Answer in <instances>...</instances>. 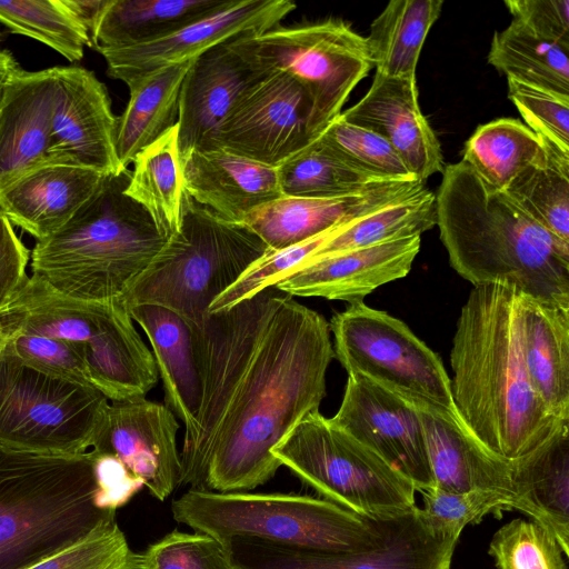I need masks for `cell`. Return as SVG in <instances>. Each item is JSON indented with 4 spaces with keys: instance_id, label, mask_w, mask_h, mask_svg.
<instances>
[{
    "instance_id": "1",
    "label": "cell",
    "mask_w": 569,
    "mask_h": 569,
    "mask_svg": "<svg viewBox=\"0 0 569 569\" xmlns=\"http://www.w3.org/2000/svg\"><path fill=\"white\" fill-rule=\"evenodd\" d=\"M199 343L202 399L180 485L249 491L274 476L273 450L319 411L335 358L329 322L271 286L209 313Z\"/></svg>"
},
{
    "instance_id": "2",
    "label": "cell",
    "mask_w": 569,
    "mask_h": 569,
    "mask_svg": "<svg viewBox=\"0 0 569 569\" xmlns=\"http://www.w3.org/2000/svg\"><path fill=\"white\" fill-rule=\"evenodd\" d=\"M525 296L509 283L475 286L461 308L450 353L458 416L487 449L506 460L526 455L569 422L548 410L530 381Z\"/></svg>"
},
{
    "instance_id": "3",
    "label": "cell",
    "mask_w": 569,
    "mask_h": 569,
    "mask_svg": "<svg viewBox=\"0 0 569 569\" xmlns=\"http://www.w3.org/2000/svg\"><path fill=\"white\" fill-rule=\"evenodd\" d=\"M436 194L451 267L475 286L503 282L569 308V243L541 227L462 160L445 166Z\"/></svg>"
},
{
    "instance_id": "4",
    "label": "cell",
    "mask_w": 569,
    "mask_h": 569,
    "mask_svg": "<svg viewBox=\"0 0 569 569\" xmlns=\"http://www.w3.org/2000/svg\"><path fill=\"white\" fill-rule=\"evenodd\" d=\"M94 452L53 455L0 446V569H28L116 523Z\"/></svg>"
},
{
    "instance_id": "5",
    "label": "cell",
    "mask_w": 569,
    "mask_h": 569,
    "mask_svg": "<svg viewBox=\"0 0 569 569\" xmlns=\"http://www.w3.org/2000/svg\"><path fill=\"white\" fill-rule=\"evenodd\" d=\"M130 172L106 176L66 226L36 242L33 276L82 300L107 301L124 293L167 241L147 210L124 193Z\"/></svg>"
},
{
    "instance_id": "6",
    "label": "cell",
    "mask_w": 569,
    "mask_h": 569,
    "mask_svg": "<svg viewBox=\"0 0 569 569\" xmlns=\"http://www.w3.org/2000/svg\"><path fill=\"white\" fill-rule=\"evenodd\" d=\"M173 518L223 546L233 539L321 552L377 547L383 520L323 498L295 493L217 492L191 488L172 502Z\"/></svg>"
},
{
    "instance_id": "7",
    "label": "cell",
    "mask_w": 569,
    "mask_h": 569,
    "mask_svg": "<svg viewBox=\"0 0 569 569\" xmlns=\"http://www.w3.org/2000/svg\"><path fill=\"white\" fill-rule=\"evenodd\" d=\"M267 250L246 224L226 220L186 193L179 230L120 299L127 307L167 308L202 330L211 303Z\"/></svg>"
},
{
    "instance_id": "8",
    "label": "cell",
    "mask_w": 569,
    "mask_h": 569,
    "mask_svg": "<svg viewBox=\"0 0 569 569\" xmlns=\"http://www.w3.org/2000/svg\"><path fill=\"white\" fill-rule=\"evenodd\" d=\"M274 458L323 499L371 520L417 507L413 483L319 411L303 418Z\"/></svg>"
},
{
    "instance_id": "9",
    "label": "cell",
    "mask_w": 569,
    "mask_h": 569,
    "mask_svg": "<svg viewBox=\"0 0 569 569\" xmlns=\"http://www.w3.org/2000/svg\"><path fill=\"white\" fill-rule=\"evenodd\" d=\"M229 46L256 70L287 73L305 88L317 137L373 67L366 38L338 19L277 27L236 38Z\"/></svg>"
},
{
    "instance_id": "10",
    "label": "cell",
    "mask_w": 569,
    "mask_h": 569,
    "mask_svg": "<svg viewBox=\"0 0 569 569\" xmlns=\"http://www.w3.org/2000/svg\"><path fill=\"white\" fill-rule=\"evenodd\" d=\"M109 400L0 352V446L53 455L92 448Z\"/></svg>"
},
{
    "instance_id": "11",
    "label": "cell",
    "mask_w": 569,
    "mask_h": 569,
    "mask_svg": "<svg viewBox=\"0 0 569 569\" xmlns=\"http://www.w3.org/2000/svg\"><path fill=\"white\" fill-rule=\"evenodd\" d=\"M329 327L335 358L348 375L360 373L408 400L457 412L441 359L405 322L359 301L336 313Z\"/></svg>"
},
{
    "instance_id": "12",
    "label": "cell",
    "mask_w": 569,
    "mask_h": 569,
    "mask_svg": "<svg viewBox=\"0 0 569 569\" xmlns=\"http://www.w3.org/2000/svg\"><path fill=\"white\" fill-rule=\"evenodd\" d=\"M316 138L310 96L274 71L242 93L206 150L220 148L277 168Z\"/></svg>"
},
{
    "instance_id": "13",
    "label": "cell",
    "mask_w": 569,
    "mask_h": 569,
    "mask_svg": "<svg viewBox=\"0 0 569 569\" xmlns=\"http://www.w3.org/2000/svg\"><path fill=\"white\" fill-rule=\"evenodd\" d=\"M224 547L236 569H450L453 557L419 507L385 519L380 543L368 550L321 552L244 539Z\"/></svg>"
},
{
    "instance_id": "14",
    "label": "cell",
    "mask_w": 569,
    "mask_h": 569,
    "mask_svg": "<svg viewBox=\"0 0 569 569\" xmlns=\"http://www.w3.org/2000/svg\"><path fill=\"white\" fill-rule=\"evenodd\" d=\"M330 420L409 479L417 491L435 488L422 426L406 398L351 373L340 408Z\"/></svg>"
},
{
    "instance_id": "15",
    "label": "cell",
    "mask_w": 569,
    "mask_h": 569,
    "mask_svg": "<svg viewBox=\"0 0 569 569\" xmlns=\"http://www.w3.org/2000/svg\"><path fill=\"white\" fill-rule=\"evenodd\" d=\"M296 4L287 0H234L228 8L161 39L124 48L96 49L107 73L127 86L170 64L191 60L236 38L276 28Z\"/></svg>"
},
{
    "instance_id": "16",
    "label": "cell",
    "mask_w": 569,
    "mask_h": 569,
    "mask_svg": "<svg viewBox=\"0 0 569 569\" xmlns=\"http://www.w3.org/2000/svg\"><path fill=\"white\" fill-rule=\"evenodd\" d=\"M179 428L167 405L146 397L111 402L91 450L117 458L153 497L163 501L181 480Z\"/></svg>"
},
{
    "instance_id": "17",
    "label": "cell",
    "mask_w": 569,
    "mask_h": 569,
    "mask_svg": "<svg viewBox=\"0 0 569 569\" xmlns=\"http://www.w3.org/2000/svg\"><path fill=\"white\" fill-rule=\"evenodd\" d=\"M104 177L71 157L50 152L0 181V211L39 241L66 226Z\"/></svg>"
},
{
    "instance_id": "18",
    "label": "cell",
    "mask_w": 569,
    "mask_h": 569,
    "mask_svg": "<svg viewBox=\"0 0 569 569\" xmlns=\"http://www.w3.org/2000/svg\"><path fill=\"white\" fill-rule=\"evenodd\" d=\"M54 106L48 153L71 157L104 176L127 170L116 150L117 118L106 86L82 67H53Z\"/></svg>"
},
{
    "instance_id": "19",
    "label": "cell",
    "mask_w": 569,
    "mask_h": 569,
    "mask_svg": "<svg viewBox=\"0 0 569 569\" xmlns=\"http://www.w3.org/2000/svg\"><path fill=\"white\" fill-rule=\"evenodd\" d=\"M425 188L420 181L391 180L339 197L281 196L250 211L242 223L278 250L377 211Z\"/></svg>"
},
{
    "instance_id": "20",
    "label": "cell",
    "mask_w": 569,
    "mask_h": 569,
    "mask_svg": "<svg viewBox=\"0 0 569 569\" xmlns=\"http://www.w3.org/2000/svg\"><path fill=\"white\" fill-rule=\"evenodd\" d=\"M420 243L421 236H412L328 254L299 266L274 287L291 297L363 301L380 286L410 272Z\"/></svg>"
},
{
    "instance_id": "21",
    "label": "cell",
    "mask_w": 569,
    "mask_h": 569,
    "mask_svg": "<svg viewBox=\"0 0 569 569\" xmlns=\"http://www.w3.org/2000/svg\"><path fill=\"white\" fill-rule=\"evenodd\" d=\"M339 116L383 137L421 183L442 172V150L421 112L417 77L393 78L376 72L367 93Z\"/></svg>"
},
{
    "instance_id": "22",
    "label": "cell",
    "mask_w": 569,
    "mask_h": 569,
    "mask_svg": "<svg viewBox=\"0 0 569 569\" xmlns=\"http://www.w3.org/2000/svg\"><path fill=\"white\" fill-rule=\"evenodd\" d=\"M264 74L246 62L229 41L193 59L179 99L177 124L181 160L194 150L208 148L234 103Z\"/></svg>"
},
{
    "instance_id": "23",
    "label": "cell",
    "mask_w": 569,
    "mask_h": 569,
    "mask_svg": "<svg viewBox=\"0 0 569 569\" xmlns=\"http://www.w3.org/2000/svg\"><path fill=\"white\" fill-rule=\"evenodd\" d=\"M409 401L422 426L435 488L449 492L495 490L512 499L510 460L487 449L457 412Z\"/></svg>"
},
{
    "instance_id": "24",
    "label": "cell",
    "mask_w": 569,
    "mask_h": 569,
    "mask_svg": "<svg viewBox=\"0 0 569 569\" xmlns=\"http://www.w3.org/2000/svg\"><path fill=\"white\" fill-rule=\"evenodd\" d=\"M187 193L199 204L232 222L281 197L276 167L224 149L194 150L183 160Z\"/></svg>"
},
{
    "instance_id": "25",
    "label": "cell",
    "mask_w": 569,
    "mask_h": 569,
    "mask_svg": "<svg viewBox=\"0 0 569 569\" xmlns=\"http://www.w3.org/2000/svg\"><path fill=\"white\" fill-rule=\"evenodd\" d=\"M127 308L149 339L167 406L183 422L184 435L189 433L202 399L201 330L163 307L138 305Z\"/></svg>"
},
{
    "instance_id": "26",
    "label": "cell",
    "mask_w": 569,
    "mask_h": 569,
    "mask_svg": "<svg viewBox=\"0 0 569 569\" xmlns=\"http://www.w3.org/2000/svg\"><path fill=\"white\" fill-rule=\"evenodd\" d=\"M53 67L19 69L0 96V181L44 157L51 147Z\"/></svg>"
},
{
    "instance_id": "27",
    "label": "cell",
    "mask_w": 569,
    "mask_h": 569,
    "mask_svg": "<svg viewBox=\"0 0 569 569\" xmlns=\"http://www.w3.org/2000/svg\"><path fill=\"white\" fill-rule=\"evenodd\" d=\"M512 509L550 532L569 556V422L541 445L510 460Z\"/></svg>"
},
{
    "instance_id": "28",
    "label": "cell",
    "mask_w": 569,
    "mask_h": 569,
    "mask_svg": "<svg viewBox=\"0 0 569 569\" xmlns=\"http://www.w3.org/2000/svg\"><path fill=\"white\" fill-rule=\"evenodd\" d=\"M119 301L77 299L31 274L0 310V331L4 339L30 335L86 343L107 323Z\"/></svg>"
},
{
    "instance_id": "29",
    "label": "cell",
    "mask_w": 569,
    "mask_h": 569,
    "mask_svg": "<svg viewBox=\"0 0 569 569\" xmlns=\"http://www.w3.org/2000/svg\"><path fill=\"white\" fill-rule=\"evenodd\" d=\"M522 331L533 389L556 418L569 420V308L525 296Z\"/></svg>"
},
{
    "instance_id": "30",
    "label": "cell",
    "mask_w": 569,
    "mask_h": 569,
    "mask_svg": "<svg viewBox=\"0 0 569 569\" xmlns=\"http://www.w3.org/2000/svg\"><path fill=\"white\" fill-rule=\"evenodd\" d=\"M234 0H109L91 36L92 48H124L161 39L219 12Z\"/></svg>"
},
{
    "instance_id": "31",
    "label": "cell",
    "mask_w": 569,
    "mask_h": 569,
    "mask_svg": "<svg viewBox=\"0 0 569 569\" xmlns=\"http://www.w3.org/2000/svg\"><path fill=\"white\" fill-rule=\"evenodd\" d=\"M193 59L161 68L128 86V104L117 118L116 150L123 168L178 122L181 86Z\"/></svg>"
},
{
    "instance_id": "32",
    "label": "cell",
    "mask_w": 569,
    "mask_h": 569,
    "mask_svg": "<svg viewBox=\"0 0 569 569\" xmlns=\"http://www.w3.org/2000/svg\"><path fill=\"white\" fill-rule=\"evenodd\" d=\"M124 193L150 214L168 239L180 227L187 193L178 147V124L139 152Z\"/></svg>"
},
{
    "instance_id": "33",
    "label": "cell",
    "mask_w": 569,
    "mask_h": 569,
    "mask_svg": "<svg viewBox=\"0 0 569 569\" xmlns=\"http://www.w3.org/2000/svg\"><path fill=\"white\" fill-rule=\"evenodd\" d=\"M442 6V0H391L366 37L376 72L416 78L421 49Z\"/></svg>"
},
{
    "instance_id": "34",
    "label": "cell",
    "mask_w": 569,
    "mask_h": 569,
    "mask_svg": "<svg viewBox=\"0 0 569 569\" xmlns=\"http://www.w3.org/2000/svg\"><path fill=\"white\" fill-rule=\"evenodd\" d=\"M546 156L543 141L525 123L513 118H499L476 129L465 144L462 161L483 182L503 192Z\"/></svg>"
},
{
    "instance_id": "35",
    "label": "cell",
    "mask_w": 569,
    "mask_h": 569,
    "mask_svg": "<svg viewBox=\"0 0 569 569\" xmlns=\"http://www.w3.org/2000/svg\"><path fill=\"white\" fill-rule=\"evenodd\" d=\"M436 224V194L425 187L377 211L337 227L299 266L332 253L421 236Z\"/></svg>"
},
{
    "instance_id": "36",
    "label": "cell",
    "mask_w": 569,
    "mask_h": 569,
    "mask_svg": "<svg viewBox=\"0 0 569 569\" xmlns=\"http://www.w3.org/2000/svg\"><path fill=\"white\" fill-rule=\"evenodd\" d=\"M488 62L507 79L569 96V49L536 37L516 20L495 32Z\"/></svg>"
},
{
    "instance_id": "37",
    "label": "cell",
    "mask_w": 569,
    "mask_h": 569,
    "mask_svg": "<svg viewBox=\"0 0 569 569\" xmlns=\"http://www.w3.org/2000/svg\"><path fill=\"white\" fill-rule=\"evenodd\" d=\"M277 171L284 197H339L391 181L349 164L319 137L277 167Z\"/></svg>"
},
{
    "instance_id": "38",
    "label": "cell",
    "mask_w": 569,
    "mask_h": 569,
    "mask_svg": "<svg viewBox=\"0 0 569 569\" xmlns=\"http://www.w3.org/2000/svg\"><path fill=\"white\" fill-rule=\"evenodd\" d=\"M542 141L545 160L523 171L503 192L541 227L569 243V152Z\"/></svg>"
},
{
    "instance_id": "39",
    "label": "cell",
    "mask_w": 569,
    "mask_h": 569,
    "mask_svg": "<svg viewBox=\"0 0 569 569\" xmlns=\"http://www.w3.org/2000/svg\"><path fill=\"white\" fill-rule=\"evenodd\" d=\"M0 23L11 32L34 39L70 62L92 47L87 28L66 0L0 1Z\"/></svg>"
},
{
    "instance_id": "40",
    "label": "cell",
    "mask_w": 569,
    "mask_h": 569,
    "mask_svg": "<svg viewBox=\"0 0 569 569\" xmlns=\"http://www.w3.org/2000/svg\"><path fill=\"white\" fill-rule=\"evenodd\" d=\"M421 515L431 531L453 555L462 530L490 513L512 509V499L495 490L449 492L437 488L422 491Z\"/></svg>"
},
{
    "instance_id": "41",
    "label": "cell",
    "mask_w": 569,
    "mask_h": 569,
    "mask_svg": "<svg viewBox=\"0 0 569 569\" xmlns=\"http://www.w3.org/2000/svg\"><path fill=\"white\" fill-rule=\"evenodd\" d=\"M319 138L346 162L367 173L385 180H418L383 137L340 116Z\"/></svg>"
},
{
    "instance_id": "42",
    "label": "cell",
    "mask_w": 569,
    "mask_h": 569,
    "mask_svg": "<svg viewBox=\"0 0 569 569\" xmlns=\"http://www.w3.org/2000/svg\"><path fill=\"white\" fill-rule=\"evenodd\" d=\"M489 553L497 569H568L556 538L537 522L521 518L493 535Z\"/></svg>"
},
{
    "instance_id": "43",
    "label": "cell",
    "mask_w": 569,
    "mask_h": 569,
    "mask_svg": "<svg viewBox=\"0 0 569 569\" xmlns=\"http://www.w3.org/2000/svg\"><path fill=\"white\" fill-rule=\"evenodd\" d=\"M137 569H236L227 548L194 531H171L137 553Z\"/></svg>"
},
{
    "instance_id": "44",
    "label": "cell",
    "mask_w": 569,
    "mask_h": 569,
    "mask_svg": "<svg viewBox=\"0 0 569 569\" xmlns=\"http://www.w3.org/2000/svg\"><path fill=\"white\" fill-rule=\"evenodd\" d=\"M3 349L37 370L93 387L86 363V345L83 342L13 335L6 339Z\"/></svg>"
},
{
    "instance_id": "45",
    "label": "cell",
    "mask_w": 569,
    "mask_h": 569,
    "mask_svg": "<svg viewBox=\"0 0 569 569\" xmlns=\"http://www.w3.org/2000/svg\"><path fill=\"white\" fill-rule=\"evenodd\" d=\"M508 98L540 139L569 152V96L507 79Z\"/></svg>"
},
{
    "instance_id": "46",
    "label": "cell",
    "mask_w": 569,
    "mask_h": 569,
    "mask_svg": "<svg viewBox=\"0 0 569 569\" xmlns=\"http://www.w3.org/2000/svg\"><path fill=\"white\" fill-rule=\"evenodd\" d=\"M28 569H137V552L116 522Z\"/></svg>"
},
{
    "instance_id": "47",
    "label": "cell",
    "mask_w": 569,
    "mask_h": 569,
    "mask_svg": "<svg viewBox=\"0 0 569 569\" xmlns=\"http://www.w3.org/2000/svg\"><path fill=\"white\" fill-rule=\"evenodd\" d=\"M513 19L538 38L569 49V0H507Z\"/></svg>"
},
{
    "instance_id": "48",
    "label": "cell",
    "mask_w": 569,
    "mask_h": 569,
    "mask_svg": "<svg viewBox=\"0 0 569 569\" xmlns=\"http://www.w3.org/2000/svg\"><path fill=\"white\" fill-rule=\"evenodd\" d=\"M31 252L17 236L13 226L0 211V310L28 279Z\"/></svg>"
},
{
    "instance_id": "49",
    "label": "cell",
    "mask_w": 569,
    "mask_h": 569,
    "mask_svg": "<svg viewBox=\"0 0 569 569\" xmlns=\"http://www.w3.org/2000/svg\"><path fill=\"white\" fill-rule=\"evenodd\" d=\"M92 451L103 500L110 509L117 510L127 503L143 485L113 456Z\"/></svg>"
},
{
    "instance_id": "50",
    "label": "cell",
    "mask_w": 569,
    "mask_h": 569,
    "mask_svg": "<svg viewBox=\"0 0 569 569\" xmlns=\"http://www.w3.org/2000/svg\"><path fill=\"white\" fill-rule=\"evenodd\" d=\"M66 2L87 28L91 39L98 20L109 0H66Z\"/></svg>"
},
{
    "instance_id": "51",
    "label": "cell",
    "mask_w": 569,
    "mask_h": 569,
    "mask_svg": "<svg viewBox=\"0 0 569 569\" xmlns=\"http://www.w3.org/2000/svg\"><path fill=\"white\" fill-rule=\"evenodd\" d=\"M19 69V63L12 53L6 49H0V96L4 86Z\"/></svg>"
},
{
    "instance_id": "52",
    "label": "cell",
    "mask_w": 569,
    "mask_h": 569,
    "mask_svg": "<svg viewBox=\"0 0 569 569\" xmlns=\"http://www.w3.org/2000/svg\"><path fill=\"white\" fill-rule=\"evenodd\" d=\"M4 341H6V339H4L3 335H2V333H1V331H0V352H1V350H2V347H3V345H4Z\"/></svg>"
},
{
    "instance_id": "53",
    "label": "cell",
    "mask_w": 569,
    "mask_h": 569,
    "mask_svg": "<svg viewBox=\"0 0 569 569\" xmlns=\"http://www.w3.org/2000/svg\"><path fill=\"white\" fill-rule=\"evenodd\" d=\"M0 40H1V32H0Z\"/></svg>"
}]
</instances>
